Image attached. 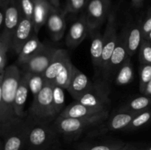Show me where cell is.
I'll use <instances>...</instances> for the list:
<instances>
[{"label":"cell","instance_id":"cell-1","mask_svg":"<svg viewBox=\"0 0 151 150\" xmlns=\"http://www.w3.org/2000/svg\"><path fill=\"white\" fill-rule=\"evenodd\" d=\"M22 75L16 65L7 66L0 75V131L19 119L15 114L14 100Z\"/></svg>","mask_w":151,"mask_h":150},{"label":"cell","instance_id":"cell-2","mask_svg":"<svg viewBox=\"0 0 151 150\" xmlns=\"http://www.w3.org/2000/svg\"><path fill=\"white\" fill-rule=\"evenodd\" d=\"M108 116L109 110L86 118H66L59 116L52 124L58 133L72 141L88 128L101 124Z\"/></svg>","mask_w":151,"mask_h":150},{"label":"cell","instance_id":"cell-3","mask_svg":"<svg viewBox=\"0 0 151 150\" xmlns=\"http://www.w3.org/2000/svg\"><path fill=\"white\" fill-rule=\"evenodd\" d=\"M52 85L53 83L47 82L44 88L33 97V101L27 111L28 120L52 124L58 117L53 105Z\"/></svg>","mask_w":151,"mask_h":150},{"label":"cell","instance_id":"cell-4","mask_svg":"<svg viewBox=\"0 0 151 150\" xmlns=\"http://www.w3.org/2000/svg\"><path fill=\"white\" fill-rule=\"evenodd\" d=\"M28 123L29 129L25 149L27 150L52 149L59 134L53 124L29 120H28Z\"/></svg>","mask_w":151,"mask_h":150},{"label":"cell","instance_id":"cell-5","mask_svg":"<svg viewBox=\"0 0 151 150\" xmlns=\"http://www.w3.org/2000/svg\"><path fill=\"white\" fill-rule=\"evenodd\" d=\"M29 123L27 117L17 119L0 131L2 138L1 150H23L26 146Z\"/></svg>","mask_w":151,"mask_h":150},{"label":"cell","instance_id":"cell-6","mask_svg":"<svg viewBox=\"0 0 151 150\" xmlns=\"http://www.w3.org/2000/svg\"><path fill=\"white\" fill-rule=\"evenodd\" d=\"M75 101L102 111L109 110L111 103L109 91L104 83H93L91 88Z\"/></svg>","mask_w":151,"mask_h":150},{"label":"cell","instance_id":"cell-7","mask_svg":"<svg viewBox=\"0 0 151 150\" xmlns=\"http://www.w3.org/2000/svg\"><path fill=\"white\" fill-rule=\"evenodd\" d=\"M103 36V52L102 56L100 72L102 74L105 71L108 66L109 60L112 55L114 50L116 47L118 41L117 31L115 15L114 13H109L107 19V24L105 29Z\"/></svg>","mask_w":151,"mask_h":150},{"label":"cell","instance_id":"cell-8","mask_svg":"<svg viewBox=\"0 0 151 150\" xmlns=\"http://www.w3.org/2000/svg\"><path fill=\"white\" fill-rule=\"evenodd\" d=\"M128 57L130 56L127 50L125 33L124 32V33H121L118 37V41L116 47L112 53L106 70L103 73V78L107 81L113 76H116L118 70L120 69Z\"/></svg>","mask_w":151,"mask_h":150},{"label":"cell","instance_id":"cell-9","mask_svg":"<svg viewBox=\"0 0 151 150\" xmlns=\"http://www.w3.org/2000/svg\"><path fill=\"white\" fill-rule=\"evenodd\" d=\"M109 0H90L85 13L90 32L98 29L109 16Z\"/></svg>","mask_w":151,"mask_h":150},{"label":"cell","instance_id":"cell-10","mask_svg":"<svg viewBox=\"0 0 151 150\" xmlns=\"http://www.w3.org/2000/svg\"><path fill=\"white\" fill-rule=\"evenodd\" d=\"M56 50L57 49L47 45L41 52L21 65L22 66V72L44 74L51 63Z\"/></svg>","mask_w":151,"mask_h":150},{"label":"cell","instance_id":"cell-11","mask_svg":"<svg viewBox=\"0 0 151 150\" xmlns=\"http://www.w3.org/2000/svg\"><path fill=\"white\" fill-rule=\"evenodd\" d=\"M88 33H90L89 26L87 22L86 15L83 14L71 25L66 35V46L71 49L76 48L85 40Z\"/></svg>","mask_w":151,"mask_h":150},{"label":"cell","instance_id":"cell-12","mask_svg":"<svg viewBox=\"0 0 151 150\" xmlns=\"http://www.w3.org/2000/svg\"><path fill=\"white\" fill-rule=\"evenodd\" d=\"M34 33L35 32L32 21L23 16L13 35L11 49L16 54H19L22 46Z\"/></svg>","mask_w":151,"mask_h":150},{"label":"cell","instance_id":"cell-13","mask_svg":"<svg viewBox=\"0 0 151 150\" xmlns=\"http://www.w3.org/2000/svg\"><path fill=\"white\" fill-rule=\"evenodd\" d=\"M65 14V11L54 7L47 19L46 24L53 41H60L64 35L66 27Z\"/></svg>","mask_w":151,"mask_h":150},{"label":"cell","instance_id":"cell-14","mask_svg":"<svg viewBox=\"0 0 151 150\" xmlns=\"http://www.w3.org/2000/svg\"><path fill=\"white\" fill-rule=\"evenodd\" d=\"M92 85L93 83L90 81L89 78L75 66L72 79L68 88H66V91L73 99H75V100H77L83 94L88 91Z\"/></svg>","mask_w":151,"mask_h":150},{"label":"cell","instance_id":"cell-15","mask_svg":"<svg viewBox=\"0 0 151 150\" xmlns=\"http://www.w3.org/2000/svg\"><path fill=\"white\" fill-rule=\"evenodd\" d=\"M4 7H5V21L2 31L7 32L13 37L15 30L23 17L19 0L18 1L17 0H10L7 5L4 6Z\"/></svg>","mask_w":151,"mask_h":150},{"label":"cell","instance_id":"cell-16","mask_svg":"<svg viewBox=\"0 0 151 150\" xmlns=\"http://www.w3.org/2000/svg\"><path fill=\"white\" fill-rule=\"evenodd\" d=\"M69 59H70V57L66 50L57 49L51 63L44 73V77L47 82L53 83L56 76L58 75Z\"/></svg>","mask_w":151,"mask_h":150},{"label":"cell","instance_id":"cell-17","mask_svg":"<svg viewBox=\"0 0 151 150\" xmlns=\"http://www.w3.org/2000/svg\"><path fill=\"white\" fill-rule=\"evenodd\" d=\"M29 91V88L28 86L27 75L26 74L22 72L20 83L18 87L14 100L15 114L16 117L19 119H25L27 116V113L25 112L24 107L26 105L27 100Z\"/></svg>","mask_w":151,"mask_h":150},{"label":"cell","instance_id":"cell-18","mask_svg":"<svg viewBox=\"0 0 151 150\" xmlns=\"http://www.w3.org/2000/svg\"><path fill=\"white\" fill-rule=\"evenodd\" d=\"M54 7L49 0H35V9L32 23L34 30L37 35L39 32L41 28L47 23V19Z\"/></svg>","mask_w":151,"mask_h":150},{"label":"cell","instance_id":"cell-19","mask_svg":"<svg viewBox=\"0 0 151 150\" xmlns=\"http://www.w3.org/2000/svg\"><path fill=\"white\" fill-rule=\"evenodd\" d=\"M125 42L128 53L130 57L139 51L143 40V33L141 24H133L125 31Z\"/></svg>","mask_w":151,"mask_h":150},{"label":"cell","instance_id":"cell-20","mask_svg":"<svg viewBox=\"0 0 151 150\" xmlns=\"http://www.w3.org/2000/svg\"><path fill=\"white\" fill-rule=\"evenodd\" d=\"M46 46V44L40 41L38 35L34 33L32 36L25 43L18 54V61L21 65L26 63L34 56L41 52L45 48Z\"/></svg>","mask_w":151,"mask_h":150},{"label":"cell","instance_id":"cell-21","mask_svg":"<svg viewBox=\"0 0 151 150\" xmlns=\"http://www.w3.org/2000/svg\"><path fill=\"white\" fill-rule=\"evenodd\" d=\"M102 110L91 108L78 101L71 103L66 107L59 116L66 118H86L101 113Z\"/></svg>","mask_w":151,"mask_h":150},{"label":"cell","instance_id":"cell-22","mask_svg":"<svg viewBox=\"0 0 151 150\" xmlns=\"http://www.w3.org/2000/svg\"><path fill=\"white\" fill-rule=\"evenodd\" d=\"M137 113L118 110L109 120L106 127L102 129V132H114V131H123L131 122Z\"/></svg>","mask_w":151,"mask_h":150},{"label":"cell","instance_id":"cell-23","mask_svg":"<svg viewBox=\"0 0 151 150\" xmlns=\"http://www.w3.org/2000/svg\"><path fill=\"white\" fill-rule=\"evenodd\" d=\"M91 36L90 54L93 65L100 70L102 56L103 52V36L101 33L94 30L90 32Z\"/></svg>","mask_w":151,"mask_h":150},{"label":"cell","instance_id":"cell-24","mask_svg":"<svg viewBox=\"0 0 151 150\" xmlns=\"http://www.w3.org/2000/svg\"><path fill=\"white\" fill-rule=\"evenodd\" d=\"M151 107V97L145 95L136 96L128 100L119 108L120 111L138 113Z\"/></svg>","mask_w":151,"mask_h":150},{"label":"cell","instance_id":"cell-25","mask_svg":"<svg viewBox=\"0 0 151 150\" xmlns=\"http://www.w3.org/2000/svg\"><path fill=\"white\" fill-rule=\"evenodd\" d=\"M134 72L131 57H128L118 70L115 76V83L119 86H123L131 83L134 79Z\"/></svg>","mask_w":151,"mask_h":150},{"label":"cell","instance_id":"cell-26","mask_svg":"<svg viewBox=\"0 0 151 150\" xmlns=\"http://www.w3.org/2000/svg\"><path fill=\"white\" fill-rule=\"evenodd\" d=\"M13 37L7 32H1L0 35V75L3 74L5 71L7 63V53L12 46Z\"/></svg>","mask_w":151,"mask_h":150},{"label":"cell","instance_id":"cell-27","mask_svg":"<svg viewBox=\"0 0 151 150\" xmlns=\"http://www.w3.org/2000/svg\"><path fill=\"white\" fill-rule=\"evenodd\" d=\"M125 143L119 141H110L97 144L83 143L77 146V150H116L124 146Z\"/></svg>","mask_w":151,"mask_h":150},{"label":"cell","instance_id":"cell-28","mask_svg":"<svg viewBox=\"0 0 151 150\" xmlns=\"http://www.w3.org/2000/svg\"><path fill=\"white\" fill-rule=\"evenodd\" d=\"M26 74L27 78V83L29 91L32 93L33 97H35L45 85L46 81L44 74L31 73V72H24Z\"/></svg>","mask_w":151,"mask_h":150},{"label":"cell","instance_id":"cell-29","mask_svg":"<svg viewBox=\"0 0 151 150\" xmlns=\"http://www.w3.org/2000/svg\"><path fill=\"white\" fill-rule=\"evenodd\" d=\"M74 68H75V66L71 61V59H69L66 63V64H65V66L62 69V70L60 71V73L58 74V75L55 79L53 84L59 85L61 88L66 90L69 82H70L71 79H72Z\"/></svg>","mask_w":151,"mask_h":150},{"label":"cell","instance_id":"cell-30","mask_svg":"<svg viewBox=\"0 0 151 150\" xmlns=\"http://www.w3.org/2000/svg\"><path fill=\"white\" fill-rule=\"evenodd\" d=\"M150 121H151V107L137 113L131 123L123 131H126V132L135 131L142 128Z\"/></svg>","mask_w":151,"mask_h":150},{"label":"cell","instance_id":"cell-31","mask_svg":"<svg viewBox=\"0 0 151 150\" xmlns=\"http://www.w3.org/2000/svg\"><path fill=\"white\" fill-rule=\"evenodd\" d=\"M64 90V88H61L59 85H55V84L52 85L53 105H54L55 110L58 116L65 108Z\"/></svg>","mask_w":151,"mask_h":150},{"label":"cell","instance_id":"cell-32","mask_svg":"<svg viewBox=\"0 0 151 150\" xmlns=\"http://www.w3.org/2000/svg\"><path fill=\"white\" fill-rule=\"evenodd\" d=\"M139 91L142 94L151 80V64L140 63L139 69Z\"/></svg>","mask_w":151,"mask_h":150},{"label":"cell","instance_id":"cell-33","mask_svg":"<svg viewBox=\"0 0 151 150\" xmlns=\"http://www.w3.org/2000/svg\"><path fill=\"white\" fill-rule=\"evenodd\" d=\"M139 58L140 63L151 64V44L144 38L139 49Z\"/></svg>","mask_w":151,"mask_h":150},{"label":"cell","instance_id":"cell-34","mask_svg":"<svg viewBox=\"0 0 151 150\" xmlns=\"http://www.w3.org/2000/svg\"><path fill=\"white\" fill-rule=\"evenodd\" d=\"M19 3L24 17L32 21L35 9V0H19Z\"/></svg>","mask_w":151,"mask_h":150},{"label":"cell","instance_id":"cell-35","mask_svg":"<svg viewBox=\"0 0 151 150\" xmlns=\"http://www.w3.org/2000/svg\"><path fill=\"white\" fill-rule=\"evenodd\" d=\"M88 0H67L65 13H78L86 6Z\"/></svg>","mask_w":151,"mask_h":150},{"label":"cell","instance_id":"cell-36","mask_svg":"<svg viewBox=\"0 0 151 150\" xmlns=\"http://www.w3.org/2000/svg\"><path fill=\"white\" fill-rule=\"evenodd\" d=\"M142 30L143 33V38L151 31V9L147 13L144 21L141 24Z\"/></svg>","mask_w":151,"mask_h":150},{"label":"cell","instance_id":"cell-37","mask_svg":"<svg viewBox=\"0 0 151 150\" xmlns=\"http://www.w3.org/2000/svg\"><path fill=\"white\" fill-rule=\"evenodd\" d=\"M4 21H5V7H1V10H0V28H1V32L4 29Z\"/></svg>","mask_w":151,"mask_h":150},{"label":"cell","instance_id":"cell-38","mask_svg":"<svg viewBox=\"0 0 151 150\" xmlns=\"http://www.w3.org/2000/svg\"><path fill=\"white\" fill-rule=\"evenodd\" d=\"M142 148H139L138 146L135 145H133V144H125V145L122 146V147H120L119 149L116 150H141Z\"/></svg>","mask_w":151,"mask_h":150},{"label":"cell","instance_id":"cell-39","mask_svg":"<svg viewBox=\"0 0 151 150\" xmlns=\"http://www.w3.org/2000/svg\"><path fill=\"white\" fill-rule=\"evenodd\" d=\"M142 94L143 95L147 96L149 97H151V80L148 83V85H147V87H146L145 90Z\"/></svg>","mask_w":151,"mask_h":150},{"label":"cell","instance_id":"cell-40","mask_svg":"<svg viewBox=\"0 0 151 150\" xmlns=\"http://www.w3.org/2000/svg\"><path fill=\"white\" fill-rule=\"evenodd\" d=\"M133 5L136 7H139L142 5L143 0H132Z\"/></svg>","mask_w":151,"mask_h":150},{"label":"cell","instance_id":"cell-41","mask_svg":"<svg viewBox=\"0 0 151 150\" xmlns=\"http://www.w3.org/2000/svg\"><path fill=\"white\" fill-rule=\"evenodd\" d=\"M50 2L56 8H58L60 5V0H49Z\"/></svg>","mask_w":151,"mask_h":150},{"label":"cell","instance_id":"cell-42","mask_svg":"<svg viewBox=\"0 0 151 150\" xmlns=\"http://www.w3.org/2000/svg\"><path fill=\"white\" fill-rule=\"evenodd\" d=\"M144 39H146L147 41H148L149 42L151 43V31L150 32H149L148 34H147V35H146L145 37L144 38Z\"/></svg>","mask_w":151,"mask_h":150},{"label":"cell","instance_id":"cell-43","mask_svg":"<svg viewBox=\"0 0 151 150\" xmlns=\"http://www.w3.org/2000/svg\"><path fill=\"white\" fill-rule=\"evenodd\" d=\"M141 150H151V145L149 146H147L146 148H142Z\"/></svg>","mask_w":151,"mask_h":150},{"label":"cell","instance_id":"cell-44","mask_svg":"<svg viewBox=\"0 0 151 150\" xmlns=\"http://www.w3.org/2000/svg\"><path fill=\"white\" fill-rule=\"evenodd\" d=\"M50 150H60V149H50Z\"/></svg>","mask_w":151,"mask_h":150},{"label":"cell","instance_id":"cell-45","mask_svg":"<svg viewBox=\"0 0 151 150\" xmlns=\"http://www.w3.org/2000/svg\"><path fill=\"white\" fill-rule=\"evenodd\" d=\"M150 44H151V43H150Z\"/></svg>","mask_w":151,"mask_h":150}]
</instances>
